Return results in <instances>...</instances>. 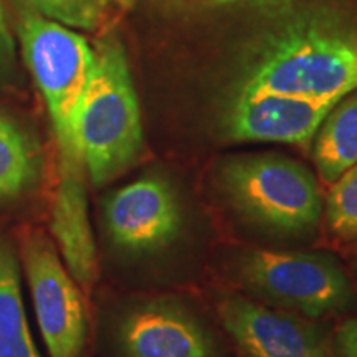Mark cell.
Wrapping results in <instances>:
<instances>
[{"mask_svg":"<svg viewBox=\"0 0 357 357\" xmlns=\"http://www.w3.org/2000/svg\"><path fill=\"white\" fill-rule=\"evenodd\" d=\"M45 19L65 26L96 32L105 29L132 0H15Z\"/></svg>","mask_w":357,"mask_h":357,"instance_id":"obj_15","label":"cell"},{"mask_svg":"<svg viewBox=\"0 0 357 357\" xmlns=\"http://www.w3.org/2000/svg\"><path fill=\"white\" fill-rule=\"evenodd\" d=\"M174 42L220 75L218 105L242 95L336 102L357 89V0H158Z\"/></svg>","mask_w":357,"mask_h":357,"instance_id":"obj_1","label":"cell"},{"mask_svg":"<svg viewBox=\"0 0 357 357\" xmlns=\"http://www.w3.org/2000/svg\"><path fill=\"white\" fill-rule=\"evenodd\" d=\"M93 53V70L78 108L77 141L89 184L101 187L136 164L144 136L121 40L106 35Z\"/></svg>","mask_w":357,"mask_h":357,"instance_id":"obj_2","label":"cell"},{"mask_svg":"<svg viewBox=\"0 0 357 357\" xmlns=\"http://www.w3.org/2000/svg\"><path fill=\"white\" fill-rule=\"evenodd\" d=\"M118 336L124 357H218L212 334L176 303L136 307L124 316Z\"/></svg>","mask_w":357,"mask_h":357,"instance_id":"obj_10","label":"cell"},{"mask_svg":"<svg viewBox=\"0 0 357 357\" xmlns=\"http://www.w3.org/2000/svg\"><path fill=\"white\" fill-rule=\"evenodd\" d=\"M24 263L33 310L50 357H79L88 323L77 281L42 234L24 243Z\"/></svg>","mask_w":357,"mask_h":357,"instance_id":"obj_6","label":"cell"},{"mask_svg":"<svg viewBox=\"0 0 357 357\" xmlns=\"http://www.w3.org/2000/svg\"><path fill=\"white\" fill-rule=\"evenodd\" d=\"M311 144L312 162L326 184L357 164V89L329 109Z\"/></svg>","mask_w":357,"mask_h":357,"instance_id":"obj_12","label":"cell"},{"mask_svg":"<svg viewBox=\"0 0 357 357\" xmlns=\"http://www.w3.org/2000/svg\"><path fill=\"white\" fill-rule=\"evenodd\" d=\"M52 234L66 270L89 291L96 280V245L88 213L86 171L60 169L52 205Z\"/></svg>","mask_w":357,"mask_h":357,"instance_id":"obj_11","label":"cell"},{"mask_svg":"<svg viewBox=\"0 0 357 357\" xmlns=\"http://www.w3.org/2000/svg\"><path fill=\"white\" fill-rule=\"evenodd\" d=\"M22 55L42 93L60 169H84L77 141V116L93 70L95 53L82 35L68 26L25 12L17 25Z\"/></svg>","mask_w":357,"mask_h":357,"instance_id":"obj_3","label":"cell"},{"mask_svg":"<svg viewBox=\"0 0 357 357\" xmlns=\"http://www.w3.org/2000/svg\"><path fill=\"white\" fill-rule=\"evenodd\" d=\"M218 314L243 357H333L318 326L289 312L229 296L218 305Z\"/></svg>","mask_w":357,"mask_h":357,"instance_id":"obj_9","label":"cell"},{"mask_svg":"<svg viewBox=\"0 0 357 357\" xmlns=\"http://www.w3.org/2000/svg\"><path fill=\"white\" fill-rule=\"evenodd\" d=\"M42 151L32 134L0 113V204L19 199L37 184Z\"/></svg>","mask_w":357,"mask_h":357,"instance_id":"obj_13","label":"cell"},{"mask_svg":"<svg viewBox=\"0 0 357 357\" xmlns=\"http://www.w3.org/2000/svg\"><path fill=\"white\" fill-rule=\"evenodd\" d=\"M331 108L306 98L242 95L218 105V128L231 142L310 146Z\"/></svg>","mask_w":357,"mask_h":357,"instance_id":"obj_8","label":"cell"},{"mask_svg":"<svg viewBox=\"0 0 357 357\" xmlns=\"http://www.w3.org/2000/svg\"><path fill=\"white\" fill-rule=\"evenodd\" d=\"M218 182L240 213L281 235L310 234L318 227L323 199L305 164L278 154L229 158Z\"/></svg>","mask_w":357,"mask_h":357,"instance_id":"obj_4","label":"cell"},{"mask_svg":"<svg viewBox=\"0 0 357 357\" xmlns=\"http://www.w3.org/2000/svg\"><path fill=\"white\" fill-rule=\"evenodd\" d=\"M240 275L253 293L307 318L346 310L354 298L349 278L329 253L253 250L243 257Z\"/></svg>","mask_w":357,"mask_h":357,"instance_id":"obj_5","label":"cell"},{"mask_svg":"<svg viewBox=\"0 0 357 357\" xmlns=\"http://www.w3.org/2000/svg\"><path fill=\"white\" fill-rule=\"evenodd\" d=\"M15 53V43L8 29L6 13H3L2 3H0V63H7L13 58Z\"/></svg>","mask_w":357,"mask_h":357,"instance_id":"obj_18","label":"cell"},{"mask_svg":"<svg viewBox=\"0 0 357 357\" xmlns=\"http://www.w3.org/2000/svg\"><path fill=\"white\" fill-rule=\"evenodd\" d=\"M181 200L171 182L142 177L121 187L105 204V223L116 247L131 253L158 252L181 235Z\"/></svg>","mask_w":357,"mask_h":357,"instance_id":"obj_7","label":"cell"},{"mask_svg":"<svg viewBox=\"0 0 357 357\" xmlns=\"http://www.w3.org/2000/svg\"><path fill=\"white\" fill-rule=\"evenodd\" d=\"M0 357H42L26 324L15 255L0 242Z\"/></svg>","mask_w":357,"mask_h":357,"instance_id":"obj_14","label":"cell"},{"mask_svg":"<svg viewBox=\"0 0 357 357\" xmlns=\"http://www.w3.org/2000/svg\"><path fill=\"white\" fill-rule=\"evenodd\" d=\"M336 351L341 357H357V318H351L337 328Z\"/></svg>","mask_w":357,"mask_h":357,"instance_id":"obj_17","label":"cell"},{"mask_svg":"<svg viewBox=\"0 0 357 357\" xmlns=\"http://www.w3.org/2000/svg\"><path fill=\"white\" fill-rule=\"evenodd\" d=\"M326 197V222L333 235L357 238V164L337 177Z\"/></svg>","mask_w":357,"mask_h":357,"instance_id":"obj_16","label":"cell"}]
</instances>
